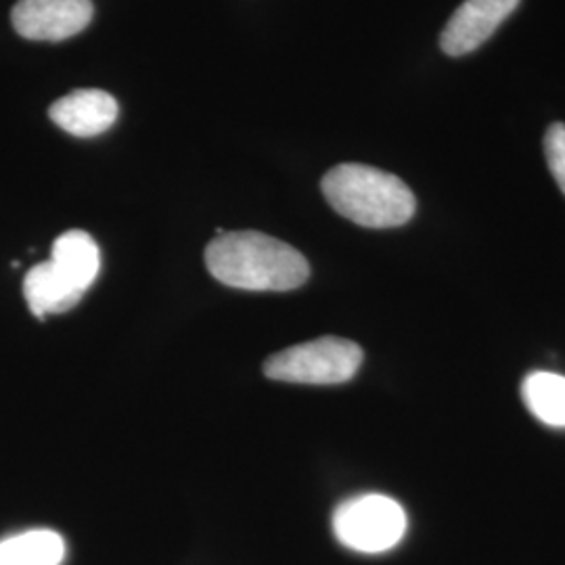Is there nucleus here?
<instances>
[{
  "label": "nucleus",
  "instance_id": "1",
  "mask_svg": "<svg viewBox=\"0 0 565 565\" xmlns=\"http://www.w3.org/2000/svg\"><path fill=\"white\" fill-rule=\"evenodd\" d=\"M214 279L245 291H291L310 277L302 254L258 231L223 233L205 247Z\"/></svg>",
  "mask_w": 565,
  "mask_h": 565
},
{
  "label": "nucleus",
  "instance_id": "11",
  "mask_svg": "<svg viewBox=\"0 0 565 565\" xmlns=\"http://www.w3.org/2000/svg\"><path fill=\"white\" fill-rule=\"evenodd\" d=\"M527 411L545 425L565 427V377L551 371L530 373L522 384Z\"/></svg>",
  "mask_w": 565,
  "mask_h": 565
},
{
  "label": "nucleus",
  "instance_id": "4",
  "mask_svg": "<svg viewBox=\"0 0 565 565\" xmlns=\"http://www.w3.org/2000/svg\"><path fill=\"white\" fill-rule=\"evenodd\" d=\"M333 532L352 551L385 553L403 541L406 513L390 497L363 494L335 509Z\"/></svg>",
  "mask_w": 565,
  "mask_h": 565
},
{
  "label": "nucleus",
  "instance_id": "3",
  "mask_svg": "<svg viewBox=\"0 0 565 565\" xmlns=\"http://www.w3.org/2000/svg\"><path fill=\"white\" fill-rule=\"evenodd\" d=\"M363 359L359 343L324 335L273 354L264 363V373L275 382L287 384H345L356 375Z\"/></svg>",
  "mask_w": 565,
  "mask_h": 565
},
{
  "label": "nucleus",
  "instance_id": "12",
  "mask_svg": "<svg viewBox=\"0 0 565 565\" xmlns=\"http://www.w3.org/2000/svg\"><path fill=\"white\" fill-rule=\"evenodd\" d=\"M546 166L565 195V121H555L546 128Z\"/></svg>",
  "mask_w": 565,
  "mask_h": 565
},
{
  "label": "nucleus",
  "instance_id": "7",
  "mask_svg": "<svg viewBox=\"0 0 565 565\" xmlns=\"http://www.w3.org/2000/svg\"><path fill=\"white\" fill-rule=\"evenodd\" d=\"M118 102L99 88H81L51 105L49 116L74 137H97L118 120Z\"/></svg>",
  "mask_w": 565,
  "mask_h": 565
},
{
  "label": "nucleus",
  "instance_id": "8",
  "mask_svg": "<svg viewBox=\"0 0 565 565\" xmlns=\"http://www.w3.org/2000/svg\"><path fill=\"white\" fill-rule=\"evenodd\" d=\"M23 294L30 303V310L42 319L51 312H65L74 308L86 291H82L76 282L67 279L57 264L46 260L30 268L23 281Z\"/></svg>",
  "mask_w": 565,
  "mask_h": 565
},
{
  "label": "nucleus",
  "instance_id": "5",
  "mask_svg": "<svg viewBox=\"0 0 565 565\" xmlns=\"http://www.w3.org/2000/svg\"><path fill=\"white\" fill-rule=\"evenodd\" d=\"M90 0H20L11 21L15 32L28 41H67L93 21Z\"/></svg>",
  "mask_w": 565,
  "mask_h": 565
},
{
  "label": "nucleus",
  "instance_id": "10",
  "mask_svg": "<svg viewBox=\"0 0 565 565\" xmlns=\"http://www.w3.org/2000/svg\"><path fill=\"white\" fill-rule=\"evenodd\" d=\"M65 543L53 530H30L0 541V565H61Z\"/></svg>",
  "mask_w": 565,
  "mask_h": 565
},
{
  "label": "nucleus",
  "instance_id": "2",
  "mask_svg": "<svg viewBox=\"0 0 565 565\" xmlns=\"http://www.w3.org/2000/svg\"><path fill=\"white\" fill-rule=\"evenodd\" d=\"M321 189L340 216L366 228L403 226L417 210V200L403 179L364 163L331 168Z\"/></svg>",
  "mask_w": 565,
  "mask_h": 565
},
{
  "label": "nucleus",
  "instance_id": "6",
  "mask_svg": "<svg viewBox=\"0 0 565 565\" xmlns=\"http://www.w3.org/2000/svg\"><path fill=\"white\" fill-rule=\"evenodd\" d=\"M522 0H465L452 13L440 36L448 57H463L480 49Z\"/></svg>",
  "mask_w": 565,
  "mask_h": 565
},
{
  "label": "nucleus",
  "instance_id": "9",
  "mask_svg": "<svg viewBox=\"0 0 565 565\" xmlns=\"http://www.w3.org/2000/svg\"><path fill=\"white\" fill-rule=\"evenodd\" d=\"M51 260L61 273L86 291L99 275L102 252L97 242L84 231H67L53 243Z\"/></svg>",
  "mask_w": 565,
  "mask_h": 565
}]
</instances>
